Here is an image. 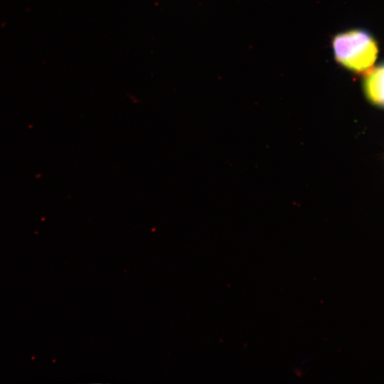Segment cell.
Listing matches in <instances>:
<instances>
[{
	"mask_svg": "<svg viewBox=\"0 0 384 384\" xmlns=\"http://www.w3.org/2000/svg\"><path fill=\"white\" fill-rule=\"evenodd\" d=\"M336 61L349 71L366 73L378 55L375 38L363 29H351L336 34L331 41Z\"/></svg>",
	"mask_w": 384,
	"mask_h": 384,
	"instance_id": "1",
	"label": "cell"
},
{
	"mask_svg": "<svg viewBox=\"0 0 384 384\" xmlns=\"http://www.w3.org/2000/svg\"><path fill=\"white\" fill-rule=\"evenodd\" d=\"M363 84L366 97L373 104L384 107V62L365 73Z\"/></svg>",
	"mask_w": 384,
	"mask_h": 384,
	"instance_id": "2",
	"label": "cell"
}]
</instances>
